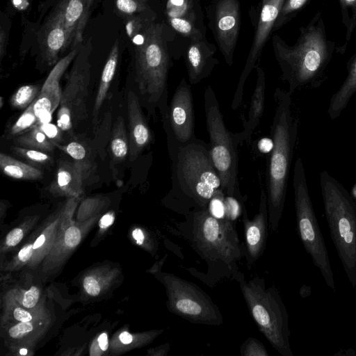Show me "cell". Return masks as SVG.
<instances>
[{
	"label": "cell",
	"mask_w": 356,
	"mask_h": 356,
	"mask_svg": "<svg viewBox=\"0 0 356 356\" xmlns=\"http://www.w3.org/2000/svg\"><path fill=\"white\" fill-rule=\"evenodd\" d=\"M184 218L173 228L175 234L186 240L207 266L206 273L192 268L187 269L189 273L211 287L225 280H235L238 264L245 257L244 244L240 243L235 222L214 217L208 209L194 210Z\"/></svg>",
	"instance_id": "cell-1"
},
{
	"label": "cell",
	"mask_w": 356,
	"mask_h": 356,
	"mask_svg": "<svg viewBox=\"0 0 356 356\" xmlns=\"http://www.w3.org/2000/svg\"><path fill=\"white\" fill-rule=\"evenodd\" d=\"M170 157L171 188L164 204L173 212L185 216L194 210L208 209L215 196L225 193L209 145L204 140L196 137Z\"/></svg>",
	"instance_id": "cell-2"
},
{
	"label": "cell",
	"mask_w": 356,
	"mask_h": 356,
	"mask_svg": "<svg viewBox=\"0 0 356 356\" xmlns=\"http://www.w3.org/2000/svg\"><path fill=\"white\" fill-rule=\"evenodd\" d=\"M273 51L282 72L281 79L289 86L291 95L298 89L321 86L335 49L327 38L321 12L300 28L296 42L291 46L279 35L271 36Z\"/></svg>",
	"instance_id": "cell-3"
},
{
	"label": "cell",
	"mask_w": 356,
	"mask_h": 356,
	"mask_svg": "<svg viewBox=\"0 0 356 356\" xmlns=\"http://www.w3.org/2000/svg\"><path fill=\"white\" fill-rule=\"evenodd\" d=\"M275 113L271 126L273 147L267 161L266 193L268 226L275 234L282 218L290 167L298 129V120L291 110V95L280 88L274 92Z\"/></svg>",
	"instance_id": "cell-4"
},
{
	"label": "cell",
	"mask_w": 356,
	"mask_h": 356,
	"mask_svg": "<svg viewBox=\"0 0 356 356\" xmlns=\"http://www.w3.org/2000/svg\"><path fill=\"white\" fill-rule=\"evenodd\" d=\"M175 32L165 23L154 22L134 38L135 80L139 93L154 112L168 115V76L172 65L168 43Z\"/></svg>",
	"instance_id": "cell-5"
},
{
	"label": "cell",
	"mask_w": 356,
	"mask_h": 356,
	"mask_svg": "<svg viewBox=\"0 0 356 356\" xmlns=\"http://www.w3.org/2000/svg\"><path fill=\"white\" fill-rule=\"evenodd\" d=\"M320 186L330 235L351 286L356 287V202L326 170Z\"/></svg>",
	"instance_id": "cell-6"
},
{
	"label": "cell",
	"mask_w": 356,
	"mask_h": 356,
	"mask_svg": "<svg viewBox=\"0 0 356 356\" xmlns=\"http://www.w3.org/2000/svg\"><path fill=\"white\" fill-rule=\"evenodd\" d=\"M234 280L238 283L259 330L281 355L293 356L289 341V314L277 289L266 286L264 277H254L247 281L240 271Z\"/></svg>",
	"instance_id": "cell-7"
},
{
	"label": "cell",
	"mask_w": 356,
	"mask_h": 356,
	"mask_svg": "<svg viewBox=\"0 0 356 356\" xmlns=\"http://www.w3.org/2000/svg\"><path fill=\"white\" fill-rule=\"evenodd\" d=\"M204 107L211 157L219 175L222 190L227 195L244 203L245 198L240 191L238 179L237 145L233 133L225 124L216 93L210 86L204 93Z\"/></svg>",
	"instance_id": "cell-8"
},
{
	"label": "cell",
	"mask_w": 356,
	"mask_h": 356,
	"mask_svg": "<svg viewBox=\"0 0 356 356\" xmlns=\"http://www.w3.org/2000/svg\"><path fill=\"white\" fill-rule=\"evenodd\" d=\"M293 188L297 229L301 242L317 267L327 286L335 291V282L329 254L313 208L306 175L300 157L296 160Z\"/></svg>",
	"instance_id": "cell-9"
},
{
	"label": "cell",
	"mask_w": 356,
	"mask_h": 356,
	"mask_svg": "<svg viewBox=\"0 0 356 356\" xmlns=\"http://www.w3.org/2000/svg\"><path fill=\"white\" fill-rule=\"evenodd\" d=\"M159 278L166 289L167 307L171 313L192 323L222 324L220 308L198 285L171 273H162Z\"/></svg>",
	"instance_id": "cell-10"
},
{
	"label": "cell",
	"mask_w": 356,
	"mask_h": 356,
	"mask_svg": "<svg viewBox=\"0 0 356 356\" xmlns=\"http://www.w3.org/2000/svg\"><path fill=\"white\" fill-rule=\"evenodd\" d=\"M91 50L90 40L81 44L58 108L56 124L63 132L70 135L88 117L87 99L90 79L89 58Z\"/></svg>",
	"instance_id": "cell-11"
},
{
	"label": "cell",
	"mask_w": 356,
	"mask_h": 356,
	"mask_svg": "<svg viewBox=\"0 0 356 356\" xmlns=\"http://www.w3.org/2000/svg\"><path fill=\"white\" fill-rule=\"evenodd\" d=\"M193 97L191 86L183 78L168 105L167 118L163 120L167 135L169 155L186 145L195 135Z\"/></svg>",
	"instance_id": "cell-12"
},
{
	"label": "cell",
	"mask_w": 356,
	"mask_h": 356,
	"mask_svg": "<svg viewBox=\"0 0 356 356\" xmlns=\"http://www.w3.org/2000/svg\"><path fill=\"white\" fill-rule=\"evenodd\" d=\"M206 13L216 44L225 63L231 66L241 26L239 0H211Z\"/></svg>",
	"instance_id": "cell-13"
},
{
	"label": "cell",
	"mask_w": 356,
	"mask_h": 356,
	"mask_svg": "<svg viewBox=\"0 0 356 356\" xmlns=\"http://www.w3.org/2000/svg\"><path fill=\"white\" fill-rule=\"evenodd\" d=\"M284 0H260L257 21L254 22V33L244 67L238 79L232 102V108L237 109L243 99L245 83L261 58L264 48L273 33L275 21Z\"/></svg>",
	"instance_id": "cell-14"
},
{
	"label": "cell",
	"mask_w": 356,
	"mask_h": 356,
	"mask_svg": "<svg viewBox=\"0 0 356 356\" xmlns=\"http://www.w3.org/2000/svg\"><path fill=\"white\" fill-rule=\"evenodd\" d=\"M165 15L170 29L188 40L206 36L200 0H167Z\"/></svg>",
	"instance_id": "cell-15"
},
{
	"label": "cell",
	"mask_w": 356,
	"mask_h": 356,
	"mask_svg": "<svg viewBox=\"0 0 356 356\" xmlns=\"http://www.w3.org/2000/svg\"><path fill=\"white\" fill-rule=\"evenodd\" d=\"M81 44L72 47L65 56L60 59L47 77L34 104L37 123L49 122L52 114L58 108L63 92L60 80L75 58Z\"/></svg>",
	"instance_id": "cell-16"
},
{
	"label": "cell",
	"mask_w": 356,
	"mask_h": 356,
	"mask_svg": "<svg viewBox=\"0 0 356 356\" xmlns=\"http://www.w3.org/2000/svg\"><path fill=\"white\" fill-rule=\"evenodd\" d=\"M242 222L245 237V258L247 268L250 270L263 254L266 245L269 226L266 191L262 190L261 192L258 213L250 220L244 207Z\"/></svg>",
	"instance_id": "cell-17"
},
{
	"label": "cell",
	"mask_w": 356,
	"mask_h": 356,
	"mask_svg": "<svg viewBox=\"0 0 356 356\" xmlns=\"http://www.w3.org/2000/svg\"><path fill=\"white\" fill-rule=\"evenodd\" d=\"M93 170L94 166L88 159L72 161L60 160L54 177L49 186V192L55 195L69 198L79 197Z\"/></svg>",
	"instance_id": "cell-18"
},
{
	"label": "cell",
	"mask_w": 356,
	"mask_h": 356,
	"mask_svg": "<svg viewBox=\"0 0 356 356\" xmlns=\"http://www.w3.org/2000/svg\"><path fill=\"white\" fill-rule=\"evenodd\" d=\"M216 52V47L206 36L188 40L183 56L191 85L197 84L210 76L219 63Z\"/></svg>",
	"instance_id": "cell-19"
},
{
	"label": "cell",
	"mask_w": 356,
	"mask_h": 356,
	"mask_svg": "<svg viewBox=\"0 0 356 356\" xmlns=\"http://www.w3.org/2000/svg\"><path fill=\"white\" fill-rule=\"evenodd\" d=\"M40 47L44 61L49 65H56L58 55L70 47L68 31L65 27L61 10L56 7L41 31Z\"/></svg>",
	"instance_id": "cell-20"
},
{
	"label": "cell",
	"mask_w": 356,
	"mask_h": 356,
	"mask_svg": "<svg viewBox=\"0 0 356 356\" xmlns=\"http://www.w3.org/2000/svg\"><path fill=\"white\" fill-rule=\"evenodd\" d=\"M127 118L129 122V156L130 160L133 161L151 143L152 136L142 112L139 97L131 90L128 94Z\"/></svg>",
	"instance_id": "cell-21"
},
{
	"label": "cell",
	"mask_w": 356,
	"mask_h": 356,
	"mask_svg": "<svg viewBox=\"0 0 356 356\" xmlns=\"http://www.w3.org/2000/svg\"><path fill=\"white\" fill-rule=\"evenodd\" d=\"M95 1L60 0L57 4L62 11L72 48L83 42V32Z\"/></svg>",
	"instance_id": "cell-22"
},
{
	"label": "cell",
	"mask_w": 356,
	"mask_h": 356,
	"mask_svg": "<svg viewBox=\"0 0 356 356\" xmlns=\"http://www.w3.org/2000/svg\"><path fill=\"white\" fill-rule=\"evenodd\" d=\"M254 69L257 73V81L250 101L248 118L243 123V129L240 132L233 133L234 140L237 145L250 139L261 121L264 110L265 72L259 63L256 65Z\"/></svg>",
	"instance_id": "cell-23"
},
{
	"label": "cell",
	"mask_w": 356,
	"mask_h": 356,
	"mask_svg": "<svg viewBox=\"0 0 356 356\" xmlns=\"http://www.w3.org/2000/svg\"><path fill=\"white\" fill-rule=\"evenodd\" d=\"M346 68V78L330 100L327 114L332 120L341 115L356 92V54L348 60Z\"/></svg>",
	"instance_id": "cell-24"
},
{
	"label": "cell",
	"mask_w": 356,
	"mask_h": 356,
	"mask_svg": "<svg viewBox=\"0 0 356 356\" xmlns=\"http://www.w3.org/2000/svg\"><path fill=\"white\" fill-rule=\"evenodd\" d=\"M118 56L119 44L118 41L116 40L112 46L107 60L104 65L97 88L92 109V121L95 126L97 124L99 111L107 97L109 88L113 79L118 65Z\"/></svg>",
	"instance_id": "cell-25"
},
{
	"label": "cell",
	"mask_w": 356,
	"mask_h": 356,
	"mask_svg": "<svg viewBox=\"0 0 356 356\" xmlns=\"http://www.w3.org/2000/svg\"><path fill=\"white\" fill-rule=\"evenodd\" d=\"M0 169L6 176L18 180H38L43 177L40 170L3 152L0 153Z\"/></svg>",
	"instance_id": "cell-26"
},
{
	"label": "cell",
	"mask_w": 356,
	"mask_h": 356,
	"mask_svg": "<svg viewBox=\"0 0 356 356\" xmlns=\"http://www.w3.org/2000/svg\"><path fill=\"white\" fill-rule=\"evenodd\" d=\"M111 158L115 163L124 161L129 155V142L128 134L125 128L124 120L119 116L113 128L111 138Z\"/></svg>",
	"instance_id": "cell-27"
},
{
	"label": "cell",
	"mask_w": 356,
	"mask_h": 356,
	"mask_svg": "<svg viewBox=\"0 0 356 356\" xmlns=\"http://www.w3.org/2000/svg\"><path fill=\"white\" fill-rule=\"evenodd\" d=\"M15 143L19 146L37 149L45 152H53L55 145L47 137L44 133L35 124L27 131L17 136Z\"/></svg>",
	"instance_id": "cell-28"
},
{
	"label": "cell",
	"mask_w": 356,
	"mask_h": 356,
	"mask_svg": "<svg viewBox=\"0 0 356 356\" xmlns=\"http://www.w3.org/2000/svg\"><path fill=\"white\" fill-rule=\"evenodd\" d=\"M312 0H284L273 26V33L290 22Z\"/></svg>",
	"instance_id": "cell-29"
},
{
	"label": "cell",
	"mask_w": 356,
	"mask_h": 356,
	"mask_svg": "<svg viewBox=\"0 0 356 356\" xmlns=\"http://www.w3.org/2000/svg\"><path fill=\"white\" fill-rule=\"evenodd\" d=\"M42 86L28 84L19 87L10 97V104L17 109H26L38 97Z\"/></svg>",
	"instance_id": "cell-30"
},
{
	"label": "cell",
	"mask_w": 356,
	"mask_h": 356,
	"mask_svg": "<svg viewBox=\"0 0 356 356\" xmlns=\"http://www.w3.org/2000/svg\"><path fill=\"white\" fill-rule=\"evenodd\" d=\"M35 99L24 111L18 119L10 127L7 135L8 138L17 137L37 124L38 118L34 110Z\"/></svg>",
	"instance_id": "cell-31"
},
{
	"label": "cell",
	"mask_w": 356,
	"mask_h": 356,
	"mask_svg": "<svg viewBox=\"0 0 356 356\" xmlns=\"http://www.w3.org/2000/svg\"><path fill=\"white\" fill-rule=\"evenodd\" d=\"M339 1L342 15V23L346 29V44H347L356 28V0H339Z\"/></svg>",
	"instance_id": "cell-32"
},
{
	"label": "cell",
	"mask_w": 356,
	"mask_h": 356,
	"mask_svg": "<svg viewBox=\"0 0 356 356\" xmlns=\"http://www.w3.org/2000/svg\"><path fill=\"white\" fill-rule=\"evenodd\" d=\"M10 149L15 154L33 163L47 165L53 161L52 157L45 152L21 146H13Z\"/></svg>",
	"instance_id": "cell-33"
},
{
	"label": "cell",
	"mask_w": 356,
	"mask_h": 356,
	"mask_svg": "<svg viewBox=\"0 0 356 356\" xmlns=\"http://www.w3.org/2000/svg\"><path fill=\"white\" fill-rule=\"evenodd\" d=\"M115 3L120 13L129 17L151 10L148 0H115Z\"/></svg>",
	"instance_id": "cell-34"
},
{
	"label": "cell",
	"mask_w": 356,
	"mask_h": 356,
	"mask_svg": "<svg viewBox=\"0 0 356 356\" xmlns=\"http://www.w3.org/2000/svg\"><path fill=\"white\" fill-rule=\"evenodd\" d=\"M240 353L242 356H268L269 354L258 339L254 337L248 338L240 346Z\"/></svg>",
	"instance_id": "cell-35"
},
{
	"label": "cell",
	"mask_w": 356,
	"mask_h": 356,
	"mask_svg": "<svg viewBox=\"0 0 356 356\" xmlns=\"http://www.w3.org/2000/svg\"><path fill=\"white\" fill-rule=\"evenodd\" d=\"M55 146L69 155L74 160H83L88 159L86 147L79 142L72 141L66 145L56 144Z\"/></svg>",
	"instance_id": "cell-36"
},
{
	"label": "cell",
	"mask_w": 356,
	"mask_h": 356,
	"mask_svg": "<svg viewBox=\"0 0 356 356\" xmlns=\"http://www.w3.org/2000/svg\"><path fill=\"white\" fill-rule=\"evenodd\" d=\"M36 124L54 145L60 144L62 141L63 131L57 124L55 125L49 122L37 123Z\"/></svg>",
	"instance_id": "cell-37"
},
{
	"label": "cell",
	"mask_w": 356,
	"mask_h": 356,
	"mask_svg": "<svg viewBox=\"0 0 356 356\" xmlns=\"http://www.w3.org/2000/svg\"><path fill=\"white\" fill-rule=\"evenodd\" d=\"M226 195L225 193L217 195L209 204V211L217 218L225 219L224 199Z\"/></svg>",
	"instance_id": "cell-38"
},
{
	"label": "cell",
	"mask_w": 356,
	"mask_h": 356,
	"mask_svg": "<svg viewBox=\"0 0 356 356\" xmlns=\"http://www.w3.org/2000/svg\"><path fill=\"white\" fill-rule=\"evenodd\" d=\"M33 329L34 325L32 321L20 322L10 328L9 335L12 338L19 339L27 335L29 332L33 331Z\"/></svg>",
	"instance_id": "cell-39"
},
{
	"label": "cell",
	"mask_w": 356,
	"mask_h": 356,
	"mask_svg": "<svg viewBox=\"0 0 356 356\" xmlns=\"http://www.w3.org/2000/svg\"><path fill=\"white\" fill-rule=\"evenodd\" d=\"M39 298L40 289L33 286L24 293L21 303L24 308L30 309L36 305Z\"/></svg>",
	"instance_id": "cell-40"
},
{
	"label": "cell",
	"mask_w": 356,
	"mask_h": 356,
	"mask_svg": "<svg viewBox=\"0 0 356 356\" xmlns=\"http://www.w3.org/2000/svg\"><path fill=\"white\" fill-rule=\"evenodd\" d=\"M81 236V232L78 227H70L65 232L64 236L65 243L67 247L72 248L79 244Z\"/></svg>",
	"instance_id": "cell-41"
},
{
	"label": "cell",
	"mask_w": 356,
	"mask_h": 356,
	"mask_svg": "<svg viewBox=\"0 0 356 356\" xmlns=\"http://www.w3.org/2000/svg\"><path fill=\"white\" fill-rule=\"evenodd\" d=\"M83 287L88 294L92 296L99 295L100 286L97 280L92 276L86 277L83 280Z\"/></svg>",
	"instance_id": "cell-42"
},
{
	"label": "cell",
	"mask_w": 356,
	"mask_h": 356,
	"mask_svg": "<svg viewBox=\"0 0 356 356\" xmlns=\"http://www.w3.org/2000/svg\"><path fill=\"white\" fill-rule=\"evenodd\" d=\"M24 236L23 230L20 228H15L11 230L6 238V245L15 246L18 244Z\"/></svg>",
	"instance_id": "cell-43"
},
{
	"label": "cell",
	"mask_w": 356,
	"mask_h": 356,
	"mask_svg": "<svg viewBox=\"0 0 356 356\" xmlns=\"http://www.w3.org/2000/svg\"><path fill=\"white\" fill-rule=\"evenodd\" d=\"M13 317L19 322H31L34 319V317L29 312L19 307L14 309Z\"/></svg>",
	"instance_id": "cell-44"
},
{
	"label": "cell",
	"mask_w": 356,
	"mask_h": 356,
	"mask_svg": "<svg viewBox=\"0 0 356 356\" xmlns=\"http://www.w3.org/2000/svg\"><path fill=\"white\" fill-rule=\"evenodd\" d=\"M33 244H29L22 248L18 253V259L22 262L27 261L33 254Z\"/></svg>",
	"instance_id": "cell-45"
},
{
	"label": "cell",
	"mask_w": 356,
	"mask_h": 356,
	"mask_svg": "<svg viewBox=\"0 0 356 356\" xmlns=\"http://www.w3.org/2000/svg\"><path fill=\"white\" fill-rule=\"evenodd\" d=\"M258 149L261 153H269L273 147L272 138H263L258 142Z\"/></svg>",
	"instance_id": "cell-46"
},
{
	"label": "cell",
	"mask_w": 356,
	"mask_h": 356,
	"mask_svg": "<svg viewBox=\"0 0 356 356\" xmlns=\"http://www.w3.org/2000/svg\"><path fill=\"white\" fill-rule=\"evenodd\" d=\"M115 220L113 213L110 212L104 215L99 220V225L100 228L105 229L111 226Z\"/></svg>",
	"instance_id": "cell-47"
},
{
	"label": "cell",
	"mask_w": 356,
	"mask_h": 356,
	"mask_svg": "<svg viewBox=\"0 0 356 356\" xmlns=\"http://www.w3.org/2000/svg\"><path fill=\"white\" fill-rule=\"evenodd\" d=\"M133 238L139 245H143L145 241V235L141 229L136 228L132 232Z\"/></svg>",
	"instance_id": "cell-48"
},
{
	"label": "cell",
	"mask_w": 356,
	"mask_h": 356,
	"mask_svg": "<svg viewBox=\"0 0 356 356\" xmlns=\"http://www.w3.org/2000/svg\"><path fill=\"white\" fill-rule=\"evenodd\" d=\"M170 347V345L169 343L163 344L157 349L152 350V355L165 356L168 355V353L169 352Z\"/></svg>",
	"instance_id": "cell-49"
},
{
	"label": "cell",
	"mask_w": 356,
	"mask_h": 356,
	"mask_svg": "<svg viewBox=\"0 0 356 356\" xmlns=\"http://www.w3.org/2000/svg\"><path fill=\"white\" fill-rule=\"evenodd\" d=\"M97 341H98L100 348L103 351H105L107 350L108 346V337H107L106 333L101 334L98 337Z\"/></svg>",
	"instance_id": "cell-50"
},
{
	"label": "cell",
	"mask_w": 356,
	"mask_h": 356,
	"mask_svg": "<svg viewBox=\"0 0 356 356\" xmlns=\"http://www.w3.org/2000/svg\"><path fill=\"white\" fill-rule=\"evenodd\" d=\"M47 234L45 232L40 234L33 244L34 250L40 248L47 241Z\"/></svg>",
	"instance_id": "cell-51"
},
{
	"label": "cell",
	"mask_w": 356,
	"mask_h": 356,
	"mask_svg": "<svg viewBox=\"0 0 356 356\" xmlns=\"http://www.w3.org/2000/svg\"><path fill=\"white\" fill-rule=\"evenodd\" d=\"M119 339L120 341L124 344H129L133 341V336L127 331L122 332L120 336Z\"/></svg>",
	"instance_id": "cell-52"
},
{
	"label": "cell",
	"mask_w": 356,
	"mask_h": 356,
	"mask_svg": "<svg viewBox=\"0 0 356 356\" xmlns=\"http://www.w3.org/2000/svg\"><path fill=\"white\" fill-rule=\"evenodd\" d=\"M13 5L19 10H25L29 6L28 0H11Z\"/></svg>",
	"instance_id": "cell-53"
},
{
	"label": "cell",
	"mask_w": 356,
	"mask_h": 356,
	"mask_svg": "<svg viewBox=\"0 0 356 356\" xmlns=\"http://www.w3.org/2000/svg\"><path fill=\"white\" fill-rule=\"evenodd\" d=\"M6 34L3 31V30L1 29V37H0V40H1V42H0V44H1V47H0V56H1V59L3 58V56H4V54H5V49H6V47H5V44H6Z\"/></svg>",
	"instance_id": "cell-54"
},
{
	"label": "cell",
	"mask_w": 356,
	"mask_h": 356,
	"mask_svg": "<svg viewBox=\"0 0 356 356\" xmlns=\"http://www.w3.org/2000/svg\"><path fill=\"white\" fill-rule=\"evenodd\" d=\"M19 353H20L21 355H26V354H27V350H26V349H24V348L21 349V350H19Z\"/></svg>",
	"instance_id": "cell-55"
},
{
	"label": "cell",
	"mask_w": 356,
	"mask_h": 356,
	"mask_svg": "<svg viewBox=\"0 0 356 356\" xmlns=\"http://www.w3.org/2000/svg\"><path fill=\"white\" fill-rule=\"evenodd\" d=\"M3 97H0V108H1L3 107Z\"/></svg>",
	"instance_id": "cell-56"
}]
</instances>
